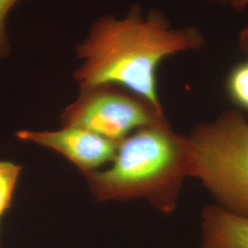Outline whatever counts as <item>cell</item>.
<instances>
[{
  "instance_id": "obj_13",
  "label": "cell",
  "mask_w": 248,
  "mask_h": 248,
  "mask_svg": "<svg viewBox=\"0 0 248 248\" xmlns=\"http://www.w3.org/2000/svg\"><path fill=\"white\" fill-rule=\"evenodd\" d=\"M0 247H1V245H0Z\"/></svg>"
},
{
  "instance_id": "obj_1",
  "label": "cell",
  "mask_w": 248,
  "mask_h": 248,
  "mask_svg": "<svg viewBox=\"0 0 248 248\" xmlns=\"http://www.w3.org/2000/svg\"><path fill=\"white\" fill-rule=\"evenodd\" d=\"M204 44L195 28H172L158 11L146 16L133 7L123 18L108 15L95 21L78 45L81 61L74 73L80 89L115 85L163 110L157 92V68L177 53L198 50Z\"/></svg>"
},
{
  "instance_id": "obj_3",
  "label": "cell",
  "mask_w": 248,
  "mask_h": 248,
  "mask_svg": "<svg viewBox=\"0 0 248 248\" xmlns=\"http://www.w3.org/2000/svg\"><path fill=\"white\" fill-rule=\"evenodd\" d=\"M188 176L200 179L223 208L248 216V122L229 111L187 138Z\"/></svg>"
},
{
  "instance_id": "obj_11",
  "label": "cell",
  "mask_w": 248,
  "mask_h": 248,
  "mask_svg": "<svg viewBox=\"0 0 248 248\" xmlns=\"http://www.w3.org/2000/svg\"><path fill=\"white\" fill-rule=\"evenodd\" d=\"M231 3L235 9H242L248 6V0H232Z\"/></svg>"
},
{
  "instance_id": "obj_7",
  "label": "cell",
  "mask_w": 248,
  "mask_h": 248,
  "mask_svg": "<svg viewBox=\"0 0 248 248\" xmlns=\"http://www.w3.org/2000/svg\"><path fill=\"white\" fill-rule=\"evenodd\" d=\"M21 167L9 161H0V218L10 209L21 173Z\"/></svg>"
},
{
  "instance_id": "obj_4",
  "label": "cell",
  "mask_w": 248,
  "mask_h": 248,
  "mask_svg": "<svg viewBox=\"0 0 248 248\" xmlns=\"http://www.w3.org/2000/svg\"><path fill=\"white\" fill-rule=\"evenodd\" d=\"M62 127H78L121 142L142 128L167 124L163 110L115 85L80 89L60 116Z\"/></svg>"
},
{
  "instance_id": "obj_2",
  "label": "cell",
  "mask_w": 248,
  "mask_h": 248,
  "mask_svg": "<svg viewBox=\"0 0 248 248\" xmlns=\"http://www.w3.org/2000/svg\"><path fill=\"white\" fill-rule=\"evenodd\" d=\"M188 176V141L167 124L142 128L120 142L106 169L85 175L98 202L145 198L164 212L175 207Z\"/></svg>"
},
{
  "instance_id": "obj_8",
  "label": "cell",
  "mask_w": 248,
  "mask_h": 248,
  "mask_svg": "<svg viewBox=\"0 0 248 248\" xmlns=\"http://www.w3.org/2000/svg\"><path fill=\"white\" fill-rule=\"evenodd\" d=\"M226 89L232 101L248 112V61L241 62L231 70Z\"/></svg>"
},
{
  "instance_id": "obj_12",
  "label": "cell",
  "mask_w": 248,
  "mask_h": 248,
  "mask_svg": "<svg viewBox=\"0 0 248 248\" xmlns=\"http://www.w3.org/2000/svg\"><path fill=\"white\" fill-rule=\"evenodd\" d=\"M223 1H230V2H232V0H223Z\"/></svg>"
},
{
  "instance_id": "obj_6",
  "label": "cell",
  "mask_w": 248,
  "mask_h": 248,
  "mask_svg": "<svg viewBox=\"0 0 248 248\" xmlns=\"http://www.w3.org/2000/svg\"><path fill=\"white\" fill-rule=\"evenodd\" d=\"M202 248H248V216L223 207L205 208L202 216Z\"/></svg>"
},
{
  "instance_id": "obj_9",
  "label": "cell",
  "mask_w": 248,
  "mask_h": 248,
  "mask_svg": "<svg viewBox=\"0 0 248 248\" xmlns=\"http://www.w3.org/2000/svg\"><path fill=\"white\" fill-rule=\"evenodd\" d=\"M21 0H0V58H5L10 53V45L6 31V18L9 11Z\"/></svg>"
},
{
  "instance_id": "obj_5",
  "label": "cell",
  "mask_w": 248,
  "mask_h": 248,
  "mask_svg": "<svg viewBox=\"0 0 248 248\" xmlns=\"http://www.w3.org/2000/svg\"><path fill=\"white\" fill-rule=\"evenodd\" d=\"M19 140L55 151L74 164L83 175L100 170L110 164L120 142L107 139L78 127H62L56 131H19Z\"/></svg>"
},
{
  "instance_id": "obj_10",
  "label": "cell",
  "mask_w": 248,
  "mask_h": 248,
  "mask_svg": "<svg viewBox=\"0 0 248 248\" xmlns=\"http://www.w3.org/2000/svg\"><path fill=\"white\" fill-rule=\"evenodd\" d=\"M240 45L243 50L248 53V28L243 31L241 37H240Z\"/></svg>"
}]
</instances>
